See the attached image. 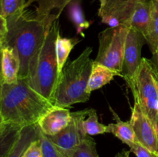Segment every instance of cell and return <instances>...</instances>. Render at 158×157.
<instances>
[{
  "instance_id": "cell-30",
  "label": "cell",
  "mask_w": 158,
  "mask_h": 157,
  "mask_svg": "<svg viewBox=\"0 0 158 157\" xmlns=\"http://www.w3.org/2000/svg\"><path fill=\"white\" fill-rule=\"evenodd\" d=\"M2 47L0 46V84L2 83Z\"/></svg>"
},
{
  "instance_id": "cell-21",
  "label": "cell",
  "mask_w": 158,
  "mask_h": 157,
  "mask_svg": "<svg viewBox=\"0 0 158 157\" xmlns=\"http://www.w3.org/2000/svg\"><path fill=\"white\" fill-rule=\"evenodd\" d=\"M69 5V18L77 28V33L84 37L83 31L89 28L90 23L85 19L79 0H73Z\"/></svg>"
},
{
  "instance_id": "cell-29",
  "label": "cell",
  "mask_w": 158,
  "mask_h": 157,
  "mask_svg": "<svg viewBox=\"0 0 158 157\" xmlns=\"http://www.w3.org/2000/svg\"><path fill=\"white\" fill-rule=\"evenodd\" d=\"M115 157H130V152L129 151L125 150V149H123L121 152H118L115 155Z\"/></svg>"
},
{
  "instance_id": "cell-35",
  "label": "cell",
  "mask_w": 158,
  "mask_h": 157,
  "mask_svg": "<svg viewBox=\"0 0 158 157\" xmlns=\"http://www.w3.org/2000/svg\"><path fill=\"white\" fill-rule=\"evenodd\" d=\"M143 1H151V0H143Z\"/></svg>"
},
{
  "instance_id": "cell-25",
  "label": "cell",
  "mask_w": 158,
  "mask_h": 157,
  "mask_svg": "<svg viewBox=\"0 0 158 157\" xmlns=\"http://www.w3.org/2000/svg\"><path fill=\"white\" fill-rule=\"evenodd\" d=\"M130 148H131V152H134L137 157H158L156 154L137 142L131 144Z\"/></svg>"
},
{
  "instance_id": "cell-23",
  "label": "cell",
  "mask_w": 158,
  "mask_h": 157,
  "mask_svg": "<svg viewBox=\"0 0 158 157\" xmlns=\"http://www.w3.org/2000/svg\"><path fill=\"white\" fill-rule=\"evenodd\" d=\"M39 136L41 143L43 157H65L56 147L55 145L51 142L49 137L40 130V127H39Z\"/></svg>"
},
{
  "instance_id": "cell-14",
  "label": "cell",
  "mask_w": 158,
  "mask_h": 157,
  "mask_svg": "<svg viewBox=\"0 0 158 157\" xmlns=\"http://www.w3.org/2000/svg\"><path fill=\"white\" fill-rule=\"evenodd\" d=\"M116 75L121 77V75L118 72L94 61L89 82L86 87V92L91 94L93 91L100 89L105 85L110 83Z\"/></svg>"
},
{
  "instance_id": "cell-36",
  "label": "cell",
  "mask_w": 158,
  "mask_h": 157,
  "mask_svg": "<svg viewBox=\"0 0 158 157\" xmlns=\"http://www.w3.org/2000/svg\"><path fill=\"white\" fill-rule=\"evenodd\" d=\"M0 85H1V84H0Z\"/></svg>"
},
{
  "instance_id": "cell-28",
  "label": "cell",
  "mask_w": 158,
  "mask_h": 157,
  "mask_svg": "<svg viewBox=\"0 0 158 157\" xmlns=\"http://www.w3.org/2000/svg\"><path fill=\"white\" fill-rule=\"evenodd\" d=\"M152 54V58H151V61L152 62L153 65H154L156 70H157L158 72V49L154 52H153Z\"/></svg>"
},
{
  "instance_id": "cell-19",
  "label": "cell",
  "mask_w": 158,
  "mask_h": 157,
  "mask_svg": "<svg viewBox=\"0 0 158 157\" xmlns=\"http://www.w3.org/2000/svg\"><path fill=\"white\" fill-rule=\"evenodd\" d=\"M151 20L144 36L151 52L158 49V0H151Z\"/></svg>"
},
{
  "instance_id": "cell-33",
  "label": "cell",
  "mask_w": 158,
  "mask_h": 157,
  "mask_svg": "<svg viewBox=\"0 0 158 157\" xmlns=\"http://www.w3.org/2000/svg\"><path fill=\"white\" fill-rule=\"evenodd\" d=\"M99 1H100V6H102L105 4V2H106V0H99Z\"/></svg>"
},
{
  "instance_id": "cell-26",
  "label": "cell",
  "mask_w": 158,
  "mask_h": 157,
  "mask_svg": "<svg viewBox=\"0 0 158 157\" xmlns=\"http://www.w3.org/2000/svg\"><path fill=\"white\" fill-rule=\"evenodd\" d=\"M23 157H43L40 139L33 141L29 145Z\"/></svg>"
},
{
  "instance_id": "cell-34",
  "label": "cell",
  "mask_w": 158,
  "mask_h": 157,
  "mask_svg": "<svg viewBox=\"0 0 158 157\" xmlns=\"http://www.w3.org/2000/svg\"><path fill=\"white\" fill-rule=\"evenodd\" d=\"M4 121H3V119H2V115H1V114H0V126H2V124H4Z\"/></svg>"
},
{
  "instance_id": "cell-7",
  "label": "cell",
  "mask_w": 158,
  "mask_h": 157,
  "mask_svg": "<svg viewBox=\"0 0 158 157\" xmlns=\"http://www.w3.org/2000/svg\"><path fill=\"white\" fill-rule=\"evenodd\" d=\"M139 0H106L99 9L102 22L109 27H133Z\"/></svg>"
},
{
  "instance_id": "cell-4",
  "label": "cell",
  "mask_w": 158,
  "mask_h": 157,
  "mask_svg": "<svg viewBox=\"0 0 158 157\" xmlns=\"http://www.w3.org/2000/svg\"><path fill=\"white\" fill-rule=\"evenodd\" d=\"M92 52V48L86 47L76 59L66 63L57 83L53 106L68 108L89 100L90 94L86 92V87L94 61L90 58Z\"/></svg>"
},
{
  "instance_id": "cell-31",
  "label": "cell",
  "mask_w": 158,
  "mask_h": 157,
  "mask_svg": "<svg viewBox=\"0 0 158 157\" xmlns=\"http://www.w3.org/2000/svg\"><path fill=\"white\" fill-rule=\"evenodd\" d=\"M6 123H4V124H2V126H0V133L4 130V129L6 128Z\"/></svg>"
},
{
  "instance_id": "cell-22",
  "label": "cell",
  "mask_w": 158,
  "mask_h": 157,
  "mask_svg": "<svg viewBox=\"0 0 158 157\" xmlns=\"http://www.w3.org/2000/svg\"><path fill=\"white\" fill-rule=\"evenodd\" d=\"M69 157H100L96 149V143L89 135H86Z\"/></svg>"
},
{
  "instance_id": "cell-24",
  "label": "cell",
  "mask_w": 158,
  "mask_h": 157,
  "mask_svg": "<svg viewBox=\"0 0 158 157\" xmlns=\"http://www.w3.org/2000/svg\"><path fill=\"white\" fill-rule=\"evenodd\" d=\"M26 0H3L2 13L5 18L26 10Z\"/></svg>"
},
{
  "instance_id": "cell-20",
  "label": "cell",
  "mask_w": 158,
  "mask_h": 157,
  "mask_svg": "<svg viewBox=\"0 0 158 157\" xmlns=\"http://www.w3.org/2000/svg\"><path fill=\"white\" fill-rule=\"evenodd\" d=\"M21 126L7 124L0 133V157H7L19 135Z\"/></svg>"
},
{
  "instance_id": "cell-18",
  "label": "cell",
  "mask_w": 158,
  "mask_h": 157,
  "mask_svg": "<svg viewBox=\"0 0 158 157\" xmlns=\"http://www.w3.org/2000/svg\"><path fill=\"white\" fill-rule=\"evenodd\" d=\"M106 129L107 126L99 122L97 111L94 109H89L88 113L80 121V129L84 135L92 136L106 133Z\"/></svg>"
},
{
  "instance_id": "cell-13",
  "label": "cell",
  "mask_w": 158,
  "mask_h": 157,
  "mask_svg": "<svg viewBox=\"0 0 158 157\" xmlns=\"http://www.w3.org/2000/svg\"><path fill=\"white\" fill-rule=\"evenodd\" d=\"M20 59L16 50L9 46L2 47V83L13 84L19 79Z\"/></svg>"
},
{
  "instance_id": "cell-1",
  "label": "cell",
  "mask_w": 158,
  "mask_h": 157,
  "mask_svg": "<svg viewBox=\"0 0 158 157\" xmlns=\"http://www.w3.org/2000/svg\"><path fill=\"white\" fill-rule=\"evenodd\" d=\"M53 105L32 89L25 78L13 84L0 85V114L7 124H36Z\"/></svg>"
},
{
  "instance_id": "cell-3",
  "label": "cell",
  "mask_w": 158,
  "mask_h": 157,
  "mask_svg": "<svg viewBox=\"0 0 158 157\" xmlns=\"http://www.w3.org/2000/svg\"><path fill=\"white\" fill-rule=\"evenodd\" d=\"M59 35L60 25L57 19L49 28L43 45L31 59L25 78L32 89L52 104L60 75L56 53Z\"/></svg>"
},
{
  "instance_id": "cell-12",
  "label": "cell",
  "mask_w": 158,
  "mask_h": 157,
  "mask_svg": "<svg viewBox=\"0 0 158 157\" xmlns=\"http://www.w3.org/2000/svg\"><path fill=\"white\" fill-rule=\"evenodd\" d=\"M73 0H27L26 8L32 3L36 4L35 15L39 19L43 20L48 26L58 19L63 9Z\"/></svg>"
},
{
  "instance_id": "cell-32",
  "label": "cell",
  "mask_w": 158,
  "mask_h": 157,
  "mask_svg": "<svg viewBox=\"0 0 158 157\" xmlns=\"http://www.w3.org/2000/svg\"><path fill=\"white\" fill-rule=\"evenodd\" d=\"M2 2L3 0H0V15H2Z\"/></svg>"
},
{
  "instance_id": "cell-10",
  "label": "cell",
  "mask_w": 158,
  "mask_h": 157,
  "mask_svg": "<svg viewBox=\"0 0 158 157\" xmlns=\"http://www.w3.org/2000/svg\"><path fill=\"white\" fill-rule=\"evenodd\" d=\"M130 123L132 125L137 143L158 156V134L151 120L143 113L140 106L134 103Z\"/></svg>"
},
{
  "instance_id": "cell-5",
  "label": "cell",
  "mask_w": 158,
  "mask_h": 157,
  "mask_svg": "<svg viewBox=\"0 0 158 157\" xmlns=\"http://www.w3.org/2000/svg\"><path fill=\"white\" fill-rule=\"evenodd\" d=\"M127 83L137 103L158 130V72L151 59L142 58L137 73Z\"/></svg>"
},
{
  "instance_id": "cell-2",
  "label": "cell",
  "mask_w": 158,
  "mask_h": 157,
  "mask_svg": "<svg viewBox=\"0 0 158 157\" xmlns=\"http://www.w3.org/2000/svg\"><path fill=\"white\" fill-rule=\"evenodd\" d=\"M8 33L4 46L15 49L20 59L19 78H26L29 65L46 38L48 26L35 14L24 10L6 18Z\"/></svg>"
},
{
  "instance_id": "cell-11",
  "label": "cell",
  "mask_w": 158,
  "mask_h": 157,
  "mask_svg": "<svg viewBox=\"0 0 158 157\" xmlns=\"http://www.w3.org/2000/svg\"><path fill=\"white\" fill-rule=\"evenodd\" d=\"M71 112L68 108L54 106L38 121L40 130L47 136L56 135L68 126Z\"/></svg>"
},
{
  "instance_id": "cell-15",
  "label": "cell",
  "mask_w": 158,
  "mask_h": 157,
  "mask_svg": "<svg viewBox=\"0 0 158 157\" xmlns=\"http://www.w3.org/2000/svg\"><path fill=\"white\" fill-rule=\"evenodd\" d=\"M39 126L34 124L22 127L18 139L7 157H23L26 149L35 140L39 139Z\"/></svg>"
},
{
  "instance_id": "cell-8",
  "label": "cell",
  "mask_w": 158,
  "mask_h": 157,
  "mask_svg": "<svg viewBox=\"0 0 158 157\" xmlns=\"http://www.w3.org/2000/svg\"><path fill=\"white\" fill-rule=\"evenodd\" d=\"M88 112L89 109L71 112L70 122L68 126L56 135L48 136L65 157H69L74 149L87 135H84L80 129V121Z\"/></svg>"
},
{
  "instance_id": "cell-6",
  "label": "cell",
  "mask_w": 158,
  "mask_h": 157,
  "mask_svg": "<svg viewBox=\"0 0 158 157\" xmlns=\"http://www.w3.org/2000/svg\"><path fill=\"white\" fill-rule=\"evenodd\" d=\"M129 28L109 27L98 35L99 49L94 62L121 75L125 41Z\"/></svg>"
},
{
  "instance_id": "cell-27",
  "label": "cell",
  "mask_w": 158,
  "mask_h": 157,
  "mask_svg": "<svg viewBox=\"0 0 158 157\" xmlns=\"http://www.w3.org/2000/svg\"><path fill=\"white\" fill-rule=\"evenodd\" d=\"M8 33L7 20L3 15H0V46L3 47L6 43Z\"/></svg>"
},
{
  "instance_id": "cell-16",
  "label": "cell",
  "mask_w": 158,
  "mask_h": 157,
  "mask_svg": "<svg viewBox=\"0 0 158 157\" xmlns=\"http://www.w3.org/2000/svg\"><path fill=\"white\" fill-rule=\"evenodd\" d=\"M112 110V109H111ZM113 112V110H112ZM114 115L117 119V122L116 123H110L107 126L106 133H112L114 136L121 140L123 143L131 146L133 143H136L135 133L132 125L129 122H123L118 118L117 115L114 112Z\"/></svg>"
},
{
  "instance_id": "cell-17",
  "label": "cell",
  "mask_w": 158,
  "mask_h": 157,
  "mask_svg": "<svg viewBox=\"0 0 158 157\" xmlns=\"http://www.w3.org/2000/svg\"><path fill=\"white\" fill-rule=\"evenodd\" d=\"M80 42L77 37L73 38H63L59 35L56 42V53L57 64L60 73H61L63 67L66 65L71 51Z\"/></svg>"
},
{
  "instance_id": "cell-9",
  "label": "cell",
  "mask_w": 158,
  "mask_h": 157,
  "mask_svg": "<svg viewBox=\"0 0 158 157\" xmlns=\"http://www.w3.org/2000/svg\"><path fill=\"white\" fill-rule=\"evenodd\" d=\"M146 38L141 32L131 28L127 35L123 51L121 77L128 83L137 73L141 63V51L146 44Z\"/></svg>"
}]
</instances>
